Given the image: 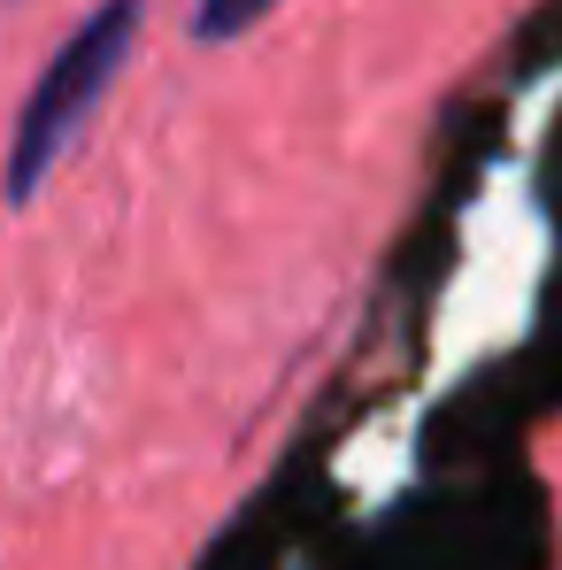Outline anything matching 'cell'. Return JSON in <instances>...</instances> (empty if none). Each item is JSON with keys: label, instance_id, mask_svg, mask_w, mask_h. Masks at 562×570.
<instances>
[{"label": "cell", "instance_id": "cell-2", "mask_svg": "<svg viewBox=\"0 0 562 570\" xmlns=\"http://www.w3.org/2000/svg\"><path fill=\"white\" fill-rule=\"evenodd\" d=\"M278 0H200L193 8V39H208V47H224V39H239V31H255L263 16H270Z\"/></svg>", "mask_w": 562, "mask_h": 570}, {"label": "cell", "instance_id": "cell-1", "mask_svg": "<svg viewBox=\"0 0 562 570\" xmlns=\"http://www.w3.org/2000/svg\"><path fill=\"white\" fill-rule=\"evenodd\" d=\"M139 23H147L139 0H100L93 16L62 39V55L39 70V86L16 108V131H8V170H0L8 200H31V193L47 186V170L78 147V131L93 124V108L108 100L116 70L139 47Z\"/></svg>", "mask_w": 562, "mask_h": 570}]
</instances>
